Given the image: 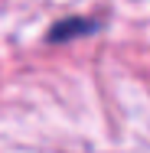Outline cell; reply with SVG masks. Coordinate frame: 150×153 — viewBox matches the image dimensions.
Returning a JSON list of instances; mask_svg holds the SVG:
<instances>
[{
    "mask_svg": "<svg viewBox=\"0 0 150 153\" xmlns=\"http://www.w3.org/2000/svg\"><path fill=\"white\" fill-rule=\"evenodd\" d=\"M98 26L95 20H85V16H65L62 23H56L52 30H49V42H69V39H75V36H82V33H91Z\"/></svg>",
    "mask_w": 150,
    "mask_h": 153,
    "instance_id": "1",
    "label": "cell"
}]
</instances>
